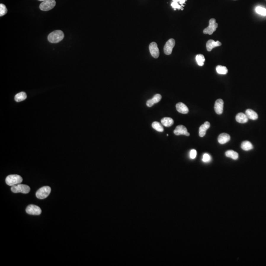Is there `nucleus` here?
<instances>
[{"label": "nucleus", "mask_w": 266, "mask_h": 266, "mask_svg": "<svg viewBox=\"0 0 266 266\" xmlns=\"http://www.w3.org/2000/svg\"><path fill=\"white\" fill-rule=\"evenodd\" d=\"M221 44H222L219 41H215L212 40H209L206 43V49L208 51H211L213 48H215L216 47H220Z\"/></svg>", "instance_id": "obj_13"}, {"label": "nucleus", "mask_w": 266, "mask_h": 266, "mask_svg": "<svg viewBox=\"0 0 266 266\" xmlns=\"http://www.w3.org/2000/svg\"><path fill=\"white\" fill-rule=\"evenodd\" d=\"M211 124L209 122H205L199 128V136L200 137H203L206 135V131L209 129Z\"/></svg>", "instance_id": "obj_15"}, {"label": "nucleus", "mask_w": 266, "mask_h": 266, "mask_svg": "<svg viewBox=\"0 0 266 266\" xmlns=\"http://www.w3.org/2000/svg\"><path fill=\"white\" fill-rule=\"evenodd\" d=\"M218 27V24L216 22V20L214 18H211L209 20V25L207 28L203 30V33L205 34L212 35Z\"/></svg>", "instance_id": "obj_5"}, {"label": "nucleus", "mask_w": 266, "mask_h": 266, "mask_svg": "<svg viewBox=\"0 0 266 266\" xmlns=\"http://www.w3.org/2000/svg\"><path fill=\"white\" fill-rule=\"evenodd\" d=\"M39 1H45V0H39Z\"/></svg>", "instance_id": "obj_31"}, {"label": "nucleus", "mask_w": 266, "mask_h": 266, "mask_svg": "<svg viewBox=\"0 0 266 266\" xmlns=\"http://www.w3.org/2000/svg\"><path fill=\"white\" fill-rule=\"evenodd\" d=\"M211 156L209 154L205 153L203 154V158H202V160H203V162H209L211 161Z\"/></svg>", "instance_id": "obj_29"}, {"label": "nucleus", "mask_w": 266, "mask_h": 266, "mask_svg": "<svg viewBox=\"0 0 266 266\" xmlns=\"http://www.w3.org/2000/svg\"><path fill=\"white\" fill-rule=\"evenodd\" d=\"M197 156V151L195 149H192L190 152V157L192 159H194Z\"/></svg>", "instance_id": "obj_30"}, {"label": "nucleus", "mask_w": 266, "mask_h": 266, "mask_svg": "<svg viewBox=\"0 0 266 266\" xmlns=\"http://www.w3.org/2000/svg\"><path fill=\"white\" fill-rule=\"evenodd\" d=\"M196 60L199 66H203L205 62V58L203 54H198L196 56Z\"/></svg>", "instance_id": "obj_24"}, {"label": "nucleus", "mask_w": 266, "mask_h": 266, "mask_svg": "<svg viewBox=\"0 0 266 266\" xmlns=\"http://www.w3.org/2000/svg\"><path fill=\"white\" fill-rule=\"evenodd\" d=\"M241 148L245 151L250 150L253 149V145L250 142L246 140L241 143Z\"/></svg>", "instance_id": "obj_21"}, {"label": "nucleus", "mask_w": 266, "mask_h": 266, "mask_svg": "<svg viewBox=\"0 0 266 266\" xmlns=\"http://www.w3.org/2000/svg\"><path fill=\"white\" fill-rule=\"evenodd\" d=\"M216 70L218 74L220 75H226L228 73V69L225 66L218 65L216 68Z\"/></svg>", "instance_id": "obj_25"}, {"label": "nucleus", "mask_w": 266, "mask_h": 266, "mask_svg": "<svg viewBox=\"0 0 266 266\" xmlns=\"http://www.w3.org/2000/svg\"><path fill=\"white\" fill-rule=\"evenodd\" d=\"M7 10L6 6L3 4H0V16H4L7 13Z\"/></svg>", "instance_id": "obj_28"}, {"label": "nucleus", "mask_w": 266, "mask_h": 266, "mask_svg": "<svg viewBox=\"0 0 266 266\" xmlns=\"http://www.w3.org/2000/svg\"><path fill=\"white\" fill-rule=\"evenodd\" d=\"M176 108L177 111L182 114H187L189 112V109L187 106L182 102H178L176 105Z\"/></svg>", "instance_id": "obj_16"}, {"label": "nucleus", "mask_w": 266, "mask_h": 266, "mask_svg": "<svg viewBox=\"0 0 266 266\" xmlns=\"http://www.w3.org/2000/svg\"><path fill=\"white\" fill-rule=\"evenodd\" d=\"M175 41L173 39H171L167 41L165 45L164 46V53L166 55H170L173 51V49L175 45Z\"/></svg>", "instance_id": "obj_8"}, {"label": "nucleus", "mask_w": 266, "mask_h": 266, "mask_svg": "<svg viewBox=\"0 0 266 266\" xmlns=\"http://www.w3.org/2000/svg\"><path fill=\"white\" fill-rule=\"evenodd\" d=\"M186 1V0H173L171 6L174 9V10H176V9L183 10L184 4H185Z\"/></svg>", "instance_id": "obj_12"}, {"label": "nucleus", "mask_w": 266, "mask_h": 266, "mask_svg": "<svg viewBox=\"0 0 266 266\" xmlns=\"http://www.w3.org/2000/svg\"><path fill=\"white\" fill-rule=\"evenodd\" d=\"M225 155L227 157H229L232 159L237 160L238 158V154L237 152H235L233 150H228L225 152Z\"/></svg>", "instance_id": "obj_23"}, {"label": "nucleus", "mask_w": 266, "mask_h": 266, "mask_svg": "<svg viewBox=\"0 0 266 266\" xmlns=\"http://www.w3.org/2000/svg\"><path fill=\"white\" fill-rule=\"evenodd\" d=\"M27 95L26 93L24 92H20L19 93L17 94L15 96V101L17 102H20L26 99Z\"/></svg>", "instance_id": "obj_22"}, {"label": "nucleus", "mask_w": 266, "mask_h": 266, "mask_svg": "<svg viewBox=\"0 0 266 266\" xmlns=\"http://www.w3.org/2000/svg\"><path fill=\"white\" fill-rule=\"evenodd\" d=\"M224 102L222 99L217 100L214 104V110L217 114H221L223 111Z\"/></svg>", "instance_id": "obj_11"}, {"label": "nucleus", "mask_w": 266, "mask_h": 266, "mask_svg": "<svg viewBox=\"0 0 266 266\" xmlns=\"http://www.w3.org/2000/svg\"><path fill=\"white\" fill-rule=\"evenodd\" d=\"M23 181V178L18 174H10L6 178V182L9 186H12L20 184Z\"/></svg>", "instance_id": "obj_2"}, {"label": "nucleus", "mask_w": 266, "mask_h": 266, "mask_svg": "<svg viewBox=\"0 0 266 266\" xmlns=\"http://www.w3.org/2000/svg\"><path fill=\"white\" fill-rule=\"evenodd\" d=\"M149 51L151 55L154 58H158L159 56V50L158 45L155 42H152L149 44Z\"/></svg>", "instance_id": "obj_9"}, {"label": "nucleus", "mask_w": 266, "mask_h": 266, "mask_svg": "<svg viewBox=\"0 0 266 266\" xmlns=\"http://www.w3.org/2000/svg\"><path fill=\"white\" fill-rule=\"evenodd\" d=\"M11 190L13 193H21L23 194H27L30 191V187L25 184H18L12 186Z\"/></svg>", "instance_id": "obj_3"}, {"label": "nucleus", "mask_w": 266, "mask_h": 266, "mask_svg": "<svg viewBox=\"0 0 266 266\" xmlns=\"http://www.w3.org/2000/svg\"><path fill=\"white\" fill-rule=\"evenodd\" d=\"M64 34L61 30H56L51 32L48 36V41L51 43H58L63 40Z\"/></svg>", "instance_id": "obj_1"}, {"label": "nucleus", "mask_w": 266, "mask_h": 266, "mask_svg": "<svg viewBox=\"0 0 266 266\" xmlns=\"http://www.w3.org/2000/svg\"><path fill=\"white\" fill-rule=\"evenodd\" d=\"M51 191V188L49 186H45L39 189L37 191L36 195L38 199H44L49 195Z\"/></svg>", "instance_id": "obj_4"}, {"label": "nucleus", "mask_w": 266, "mask_h": 266, "mask_svg": "<svg viewBox=\"0 0 266 266\" xmlns=\"http://www.w3.org/2000/svg\"><path fill=\"white\" fill-rule=\"evenodd\" d=\"M162 98V96L160 94H156L151 99L148 100L146 102V105L148 107H151L155 104H157L159 102Z\"/></svg>", "instance_id": "obj_14"}, {"label": "nucleus", "mask_w": 266, "mask_h": 266, "mask_svg": "<svg viewBox=\"0 0 266 266\" xmlns=\"http://www.w3.org/2000/svg\"><path fill=\"white\" fill-rule=\"evenodd\" d=\"M246 114L248 117V118L251 120H256L258 118L257 113L251 109H247L246 111Z\"/></svg>", "instance_id": "obj_19"}, {"label": "nucleus", "mask_w": 266, "mask_h": 266, "mask_svg": "<svg viewBox=\"0 0 266 266\" xmlns=\"http://www.w3.org/2000/svg\"><path fill=\"white\" fill-rule=\"evenodd\" d=\"M152 127L155 130L157 131L158 132H162L164 131V128L162 126V125L158 122L155 121L153 122Z\"/></svg>", "instance_id": "obj_26"}, {"label": "nucleus", "mask_w": 266, "mask_h": 266, "mask_svg": "<svg viewBox=\"0 0 266 266\" xmlns=\"http://www.w3.org/2000/svg\"><path fill=\"white\" fill-rule=\"evenodd\" d=\"M235 120L238 122L240 123H246L249 121V118L246 113H238L235 116Z\"/></svg>", "instance_id": "obj_18"}, {"label": "nucleus", "mask_w": 266, "mask_h": 266, "mask_svg": "<svg viewBox=\"0 0 266 266\" xmlns=\"http://www.w3.org/2000/svg\"><path fill=\"white\" fill-rule=\"evenodd\" d=\"M174 134L177 136L181 135V134L186 136H189L190 135V134L187 131V128L182 125H180L177 126L176 128V129H174Z\"/></svg>", "instance_id": "obj_10"}, {"label": "nucleus", "mask_w": 266, "mask_h": 266, "mask_svg": "<svg viewBox=\"0 0 266 266\" xmlns=\"http://www.w3.org/2000/svg\"><path fill=\"white\" fill-rule=\"evenodd\" d=\"M230 136L227 133H222L218 136V141L219 143L223 145L228 142L230 140Z\"/></svg>", "instance_id": "obj_17"}, {"label": "nucleus", "mask_w": 266, "mask_h": 266, "mask_svg": "<svg viewBox=\"0 0 266 266\" xmlns=\"http://www.w3.org/2000/svg\"><path fill=\"white\" fill-rule=\"evenodd\" d=\"M26 211L30 215H38L41 214V209L36 205H30L27 207Z\"/></svg>", "instance_id": "obj_7"}, {"label": "nucleus", "mask_w": 266, "mask_h": 266, "mask_svg": "<svg viewBox=\"0 0 266 266\" xmlns=\"http://www.w3.org/2000/svg\"><path fill=\"white\" fill-rule=\"evenodd\" d=\"M256 13L262 16H266V9L261 7H257L255 9Z\"/></svg>", "instance_id": "obj_27"}, {"label": "nucleus", "mask_w": 266, "mask_h": 266, "mask_svg": "<svg viewBox=\"0 0 266 266\" xmlns=\"http://www.w3.org/2000/svg\"><path fill=\"white\" fill-rule=\"evenodd\" d=\"M56 5L55 0H45L40 4V8L43 11L51 10Z\"/></svg>", "instance_id": "obj_6"}, {"label": "nucleus", "mask_w": 266, "mask_h": 266, "mask_svg": "<svg viewBox=\"0 0 266 266\" xmlns=\"http://www.w3.org/2000/svg\"><path fill=\"white\" fill-rule=\"evenodd\" d=\"M161 123L163 126L169 127L174 124V120L170 117H164L161 120Z\"/></svg>", "instance_id": "obj_20"}]
</instances>
